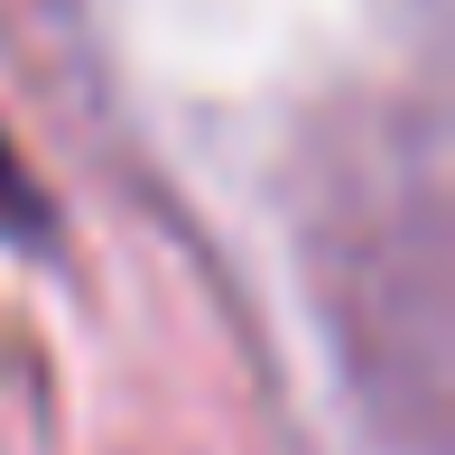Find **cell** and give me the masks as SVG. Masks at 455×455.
<instances>
[{"mask_svg":"<svg viewBox=\"0 0 455 455\" xmlns=\"http://www.w3.org/2000/svg\"><path fill=\"white\" fill-rule=\"evenodd\" d=\"M0 233L10 242H47L56 233V204H47V186L28 177V158L10 149V131H0Z\"/></svg>","mask_w":455,"mask_h":455,"instance_id":"1","label":"cell"}]
</instances>
